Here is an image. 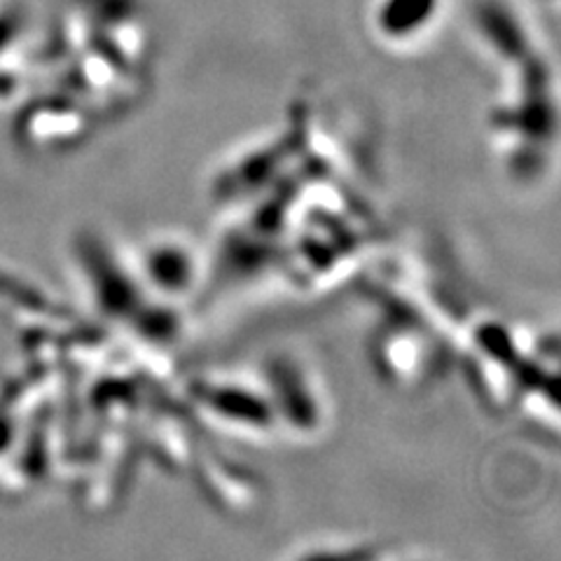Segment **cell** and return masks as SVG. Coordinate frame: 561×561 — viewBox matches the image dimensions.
<instances>
[{"instance_id": "3", "label": "cell", "mask_w": 561, "mask_h": 561, "mask_svg": "<svg viewBox=\"0 0 561 561\" xmlns=\"http://www.w3.org/2000/svg\"><path fill=\"white\" fill-rule=\"evenodd\" d=\"M136 274L148 290L175 300L197 286L199 262L185 241L157 239L140 253Z\"/></svg>"}, {"instance_id": "4", "label": "cell", "mask_w": 561, "mask_h": 561, "mask_svg": "<svg viewBox=\"0 0 561 561\" xmlns=\"http://www.w3.org/2000/svg\"><path fill=\"white\" fill-rule=\"evenodd\" d=\"M428 342L412 328H389L377 344V365L383 377L410 383L419 377H426Z\"/></svg>"}, {"instance_id": "5", "label": "cell", "mask_w": 561, "mask_h": 561, "mask_svg": "<svg viewBox=\"0 0 561 561\" xmlns=\"http://www.w3.org/2000/svg\"><path fill=\"white\" fill-rule=\"evenodd\" d=\"M437 10L440 0H381L375 24L386 41L408 43L431 26Z\"/></svg>"}, {"instance_id": "2", "label": "cell", "mask_w": 561, "mask_h": 561, "mask_svg": "<svg viewBox=\"0 0 561 561\" xmlns=\"http://www.w3.org/2000/svg\"><path fill=\"white\" fill-rule=\"evenodd\" d=\"M192 396L206 410V414L227 426L251 433H267L278 424L265 389L255 391L253 386L234 381H202Z\"/></svg>"}, {"instance_id": "6", "label": "cell", "mask_w": 561, "mask_h": 561, "mask_svg": "<svg viewBox=\"0 0 561 561\" xmlns=\"http://www.w3.org/2000/svg\"><path fill=\"white\" fill-rule=\"evenodd\" d=\"M480 24L482 33L489 35L491 45L496 47L499 55H503V59H526L522 57L526 55V35L522 38V28L513 14L503 12L501 8H484L480 12Z\"/></svg>"}, {"instance_id": "1", "label": "cell", "mask_w": 561, "mask_h": 561, "mask_svg": "<svg viewBox=\"0 0 561 561\" xmlns=\"http://www.w3.org/2000/svg\"><path fill=\"white\" fill-rule=\"evenodd\" d=\"M265 379V393L278 424L297 433H316L323 419V405L305 367L288 356H280L267 365Z\"/></svg>"}]
</instances>
